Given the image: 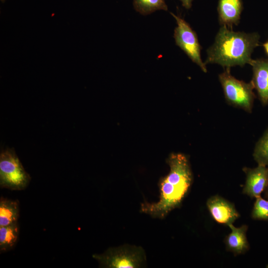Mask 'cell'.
I'll return each mask as SVG.
<instances>
[{"instance_id": "6da1fadb", "label": "cell", "mask_w": 268, "mask_h": 268, "mask_svg": "<svg viewBox=\"0 0 268 268\" xmlns=\"http://www.w3.org/2000/svg\"><path fill=\"white\" fill-rule=\"evenodd\" d=\"M166 162L170 170L159 182L158 201L151 203L143 202L140 208L141 212L153 218L164 219L172 210L180 207L193 183V173L186 155L172 153Z\"/></svg>"}, {"instance_id": "7a4b0ae2", "label": "cell", "mask_w": 268, "mask_h": 268, "mask_svg": "<svg viewBox=\"0 0 268 268\" xmlns=\"http://www.w3.org/2000/svg\"><path fill=\"white\" fill-rule=\"evenodd\" d=\"M259 39L257 33L235 32L222 25L213 44L206 51L204 63L217 64L226 68L249 64L254 49L259 45Z\"/></svg>"}, {"instance_id": "3957f363", "label": "cell", "mask_w": 268, "mask_h": 268, "mask_svg": "<svg viewBox=\"0 0 268 268\" xmlns=\"http://www.w3.org/2000/svg\"><path fill=\"white\" fill-rule=\"evenodd\" d=\"M102 268H139L146 264V256L141 246L124 244L111 247L101 254H93Z\"/></svg>"}, {"instance_id": "277c9868", "label": "cell", "mask_w": 268, "mask_h": 268, "mask_svg": "<svg viewBox=\"0 0 268 268\" xmlns=\"http://www.w3.org/2000/svg\"><path fill=\"white\" fill-rule=\"evenodd\" d=\"M31 180L13 148H7L0 154V186L11 190L25 189Z\"/></svg>"}, {"instance_id": "5b68a950", "label": "cell", "mask_w": 268, "mask_h": 268, "mask_svg": "<svg viewBox=\"0 0 268 268\" xmlns=\"http://www.w3.org/2000/svg\"><path fill=\"white\" fill-rule=\"evenodd\" d=\"M226 101L230 105L251 113L255 95L254 85L251 81L246 83L233 76L230 68L218 75Z\"/></svg>"}, {"instance_id": "8992f818", "label": "cell", "mask_w": 268, "mask_h": 268, "mask_svg": "<svg viewBox=\"0 0 268 268\" xmlns=\"http://www.w3.org/2000/svg\"><path fill=\"white\" fill-rule=\"evenodd\" d=\"M175 19L177 26L175 28L174 37L176 45L189 58L204 72H207L206 65L201 59V46L196 33L182 18L170 12Z\"/></svg>"}, {"instance_id": "52a82bcc", "label": "cell", "mask_w": 268, "mask_h": 268, "mask_svg": "<svg viewBox=\"0 0 268 268\" xmlns=\"http://www.w3.org/2000/svg\"><path fill=\"white\" fill-rule=\"evenodd\" d=\"M206 204L212 217L217 223L228 226L240 216L233 203L219 195L210 197Z\"/></svg>"}, {"instance_id": "ba28073f", "label": "cell", "mask_w": 268, "mask_h": 268, "mask_svg": "<svg viewBox=\"0 0 268 268\" xmlns=\"http://www.w3.org/2000/svg\"><path fill=\"white\" fill-rule=\"evenodd\" d=\"M246 175L243 193L251 198L261 196L268 184V167L258 165L254 168L244 167Z\"/></svg>"}, {"instance_id": "9c48e42d", "label": "cell", "mask_w": 268, "mask_h": 268, "mask_svg": "<svg viewBox=\"0 0 268 268\" xmlns=\"http://www.w3.org/2000/svg\"><path fill=\"white\" fill-rule=\"evenodd\" d=\"M253 75L252 82L257 91L259 98L264 105L268 104V60H252Z\"/></svg>"}, {"instance_id": "30bf717a", "label": "cell", "mask_w": 268, "mask_h": 268, "mask_svg": "<svg viewBox=\"0 0 268 268\" xmlns=\"http://www.w3.org/2000/svg\"><path fill=\"white\" fill-rule=\"evenodd\" d=\"M243 9L242 0H219L217 12L219 23L229 28L237 25Z\"/></svg>"}, {"instance_id": "8fae6325", "label": "cell", "mask_w": 268, "mask_h": 268, "mask_svg": "<svg viewBox=\"0 0 268 268\" xmlns=\"http://www.w3.org/2000/svg\"><path fill=\"white\" fill-rule=\"evenodd\" d=\"M228 226L231 231L224 240L226 250L235 255L245 254L250 249L247 237L248 225L236 227L233 224H230Z\"/></svg>"}, {"instance_id": "7c38bea8", "label": "cell", "mask_w": 268, "mask_h": 268, "mask_svg": "<svg viewBox=\"0 0 268 268\" xmlns=\"http://www.w3.org/2000/svg\"><path fill=\"white\" fill-rule=\"evenodd\" d=\"M19 216V203L1 197L0 199V227L18 222Z\"/></svg>"}, {"instance_id": "4fadbf2b", "label": "cell", "mask_w": 268, "mask_h": 268, "mask_svg": "<svg viewBox=\"0 0 268 268\" xmlns=\"http://www.w3.org/2000/svg\"><path fill=\"white\" fill-rule=\"evenodd\" d=\"M19 234L18 222L0 227V251L5 252L11 250L16 244Z\"/></svg>"}, {"instance_id": "5bb4252c", "label": "cell", "mask_w": 268, "mask_h": 268, "mask_svg": "<svg viewBox=\"0 0 268 268\" xmlns=\"http://www.w3.org/2000/svg\"><path fill=\"white\" fill-rule=\"evenodd\" d=\"M133 5L135 10L142 15L158 10H168L165 0H133Z\"/></svg>"}, {"instance_id": "9a60e30c", "label": "cell", "mask_w": 268, "mask_h": 268, "mask_svg": "<svg viewBox=\"0 0 268 268\" xmlns=\"http://www.w3.org/2000/svg\"><path fill=\"white\" fill-rule=\"evenodd\" d=\"M253 155L258 165L268 167V129L256 144Z\"/></svg>"}, {"instance_id": "2e32d148", "label": "cell", "mask_w": 268, "mask_h": 268, "mask_svg": "<svg viewBox=\"0 0 268 268\" xmlns=\"http://www.w3.org/2000/svg\"><path fill=\"white\" fill-rule=\"evenodd\" d=\"M256 199L251 213L253 219L268 220V200L261 196Z\"/></svg>"}, {"instance_id": "e0dca14e", "label": "cell", "mask_w": 268, "mask_h": 268, "mask_svg": "<svg viewBox=\"0 0 268 268\" xmlns=\"http://www.w3.org/2000/svg\"><path fill=\"white\" fill-rule=\"evenodd\" d=\"M182 2V5L186 9L191 8L192 5L193 0H180Z\"/></svg>"}, {"instance_id": "ac0fdd59", "label": "cell", "mask_w": 268, "mask_h": 268, "mask_svg": "<svg viewBox=\"0 0 268 268\" xmlns=\"http://www.w3.org/2000/svg\"><path fill=\"white\" fill-rule=\"evenodd\" d=\"M263 46L267 55L268 56V41L265 43Z\"/></svg>"}, {"instance_id": "d6986e66", "label": "cell", "mask_w": 268, "mask_h": 268, "mask_svg": "<svg viewBox=\"0 0 268 268\" xmlns=\"http://www.w3.org/2000/svg\"><path fill=\"white\" fill-rule=\"evenodd\" d=\"M264 195L265 199L268 200V184L264 191Z\"/></svg>"}, {"instance_id": "ffe728a7", "label": "cell", "mask_w": 268, "mask_h": 268, "mask_svg": "<svg viewBox=\"0 0 268 268\" xmlns=\"http://www.w3.org/2000/svg\"><path fill=\"white\" fill-rule=\"evenodd\" d=\"M6 0H0V1L2 2H4Z\"/></svg>"}, {"instance_id": "44dd1931", "label": "cell", "mask_w": 268, "mask_h": 268, "mask_svg": "<svg viewBox=\"0 0 268 268\" xmlns=\"http://www.w3.org/2000/svg\"><path fill=\"white\" fill-rule=\"evenodd\" d=\"M266 268H268V265H267L266 266Z\"/></svg>"}]
</instances>
